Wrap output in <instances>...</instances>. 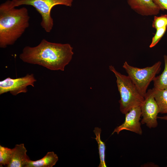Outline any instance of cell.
<instances>
[{
  "instance_id": "cell-1",
  "label": "cell",
  "mask_w": 167,
  "mask_h": 167,
  "mask_svg": "<svg viewBox=\"0 0 167 167\" xmlns=\"http://www.w3.org/2000/svg\"><path fill=\"white\" fill-rule=\"evenodd\" d=\"M73 50L68 43L52 42L43 39L36 46L24 47L19 57L25 62L38 65L52 71H64L72 59Z\"/></svg>"
},
{
  "instance_id": "cell-2",
  "label": "cell",
  "mask_w": 167,
  "mask_h": 167,
  "mask_svg": "<svg viewBox=\"0 0 167 167\" xmlns=\"http://www.w3.org/2000/svg\"><path fill=\"white\" fill-rule=\"evenodd\" d=\"M12 6L10 0L0 5V47L14 44L29 25L27 9Z\"/></svg>"
},
{
  "instance_id": "cell-3",
  "label": "cell",
  "mask_w": 167,
  "mask_h": 167,
  "mask_svg": "<svg viewBox=\"0 0 167 167\" xmlns=\"http://www.w3.org/2000/svg\"><path fill=\"white\" fill-rule=\"evenodd\" d=\"M114 74L120 99L119 101L121 112L125 114L132 108L141 106L144 99L131 79L118 72L114 66H109Z\"/></svg>"
},
{
  "instance_id": "cell-4",
  "label": "cell",
  "mask_w": 167,
  "mask_h": 167,
  "mask_svg": "<svg viewBox=\"0 0 167 167\" xmlns=\"http://www.w3.org/2000/svg\"><path fill=\"white\" fill-rule=\"evenodd\" d=\"M11 5L16 7L22 5H29L34 7L41 17V25L47 32L52 30L54 21L51 15L53 7L57 5L67 6H72L73 0H11Z\"/></svg>"
},
{
  "instance_id": "cell-5",
  "label": "cell",
  "mask_w": 167,
  "mask_h": 167,
  "mask_svg": "<svg viewBox=\"0 0 167 167\" xmlns=\"http://www.w3.org/2000/svg\"><path fill=\"white\" fill-rule=\"evenodd\" d=\"M161 62L158 61L151 66L139 68L131 66L125 61L122 66L128 76L144 97L150 83L161 70Z\"/></svg>"
},
{
  "instance_id": "cell-6",
  "label": "cell",
  "mask_w": 167,
  "mask_h": 167,
  "mask_svg": "<svg viewBox=\"0 0 167 167\" xmlns=\"http://www.w3.org/2000/svg\"><path fill=\"white\" fill-rule=\"evenodd\" d=\"M144 101L141 106V123L145 124L149 128H155L158 125L157 119L159 110L155 100L152 89L147 91L144 96Z\"/></svg>"
},
{
  "instance_id": "cell-7",
  "label": "cell",
  "mask_w": 167,
  "mask_h": 167,
  "mask_svg": "<svg viewBox=\"0 0 167 167\" xmlns=\"http://www.w3.org/2000/svg\"><path fill=\"white\" fill-rule=\"evenodd\" d=\"M36 81L32 74L16 79L7 78L0 81V94L10 92L16 96L20 93H26L28 91L27 87L29 85L34 87Z\"/></svg>"
},
{
  "instance_id": "cell-8",
  "label": "cell",
  "mask_w": 167,
  "mask_h": 167,
  "mask_svg": "<svg viewBox=\"0 0 167 167\" xmlns=\"http://www.w3.org/2000/svg\"><path fill=\"white\" fill-rule=\"evenodd\" d=\"M125 120L123 123L117 126L112 133H116L118 134L123 130L132 131L139 135L142 134L141 123L140 122L141 117V106L134 107L125 114Z\"/></svg>"
},
{
  "instance_id": "cell-9",
  "label": "cell",
  "mask_w": 167,
  "mask_h": 167,
  "mask_svg": "<svg viewBox=\"0 0 167 167\" xmlns=\"http://www.w3.org/2000/svg\"><path fill=\"white\" fill-rule=\"evenodd\" d=\"M127 2L132 9L142 16L156 15L161 10L153 0H127Z\"/></svg>"
},
{
  "instance_id": "cell-10",
  "label": "cell",
  "mask_w": 167,
  "mask_h": 167,
  "mask_svg": "<svg viewBox=\"0 0 167 167\" xmlns=\"http://www.w3.org/2000/svg\"><path fill=\"white\" fill-rule=\"evenodd\" d=\"M27 150L24 143L15 145L13 148L11 161L8 167H26L30 160L27 155Z\"/></svg>"
},
{
  "instance_id": "cell-11",
  "label": "cell",
  "mask_w": 167,
  "mask_h": 167,
  "mask_svg": "<svg viewBox=\"0 0 167 167\" xmlns=\"http://www.w3.org/2000/svg\"><path fill=\"white\" fill-rule=\"evenodd\" d=\"M58 160L56 154L53 152H49L40 159L35 161L30 160L26 167H52Z\"/></svg>"
},
{
  "instance_id": "cell-12",
  "label": "cell",
  "mask_w": 167,
  "mask_h": 167,
  "mask_svg": "<svg viewBox=\"0 0 167 167\" xmlns=\"http://www.w3.org/2000/svg\"><path fill=\"white\" fill-rule=\"evenodd\" d=\"M152 89L159 113L167 114V90L154 87Z\"/></svg>"
},
{
  "instance_id": "cell-13",
  "label": "cell",
  "mask_w": 167,
  "mask_h": 167,
  "mask_svg": "<svg viewBox=\"0 0 167 167\" xmlns=\"http://www.w3.org/2000/svg\"><path fill=\"white\" fill-rule=\"evenodd\" d=\"M93 132L96 137L94 139L96 140L98 144L99 153L100 159V163L98 167H106L105 161V152L106 146L105 142L101 138V130L98 127L95 128Z\"/></svg>"
},
{
  "instance_id": "cell-14",
  "label": "cell",
  "mask_w": 167,
  "mask_h": 167,
  "mask_svg": "<svg viewBox=\"0 0 167 167\" xmlns=\"http://www.w3.org/2000/svg\"><path fill=\"white\" fill-rule=\"evenodd\" d=\"M165 63L164 70L162 73L154 78V87L157 88L167 90V55L164 56Z\"/></svg>"
},
{
  "instance_id": "cell-15",
  "label": "cell",
  "mask_w": 167,
  "mask_h": 167,
  "mask_svg": "<svg viewBox=\"0 0 167 167\" xmlns=\"http://www.w3.org/2000/svg\"><path fill=\"white\" fill-rule=\"evenodd\" d=\"M13 152V148H10L0 145V166H7L10 163Z\"/></svg>"
},
{
  "instance_id": "cell-16",
  "label": "cell",
  "mask_w": 167,
  "mask_h": 167,
  "mask_svg": "<svg viewBox=\"0 0 167 167\" xmlns=\"http://www.w3.org/2000/svg\"><path fill=\"white\" fill-rule=\"evenodd\" d=\"M152 26L156 30L164 27H167V15H161L159 16H155Z\"/></svg>"
},
{
  "instance_id": "cell-17",
  "label": "cell",
  "mask_w": 167,
  "mask_h": 167,
  "mask_svg": "<svg viewBox=\"0 0 167 167\" xmlns=\"http://www.w3.org/2000/svg\"><path fill=\"white\" fill-rule=\"evenodd\" d=\"M167 28V27H164L156 30L149 45L150 48L153 47L159 42L166 32Z\"/></svg>"
},
{
  "instance_id": "cell-18",
  "label": "cell",
  "mask_w": 167,
  "mask_h": 167,
  "mask_svg": "<svg viewBox=\"0 0 167 167\" xmlns=\"http://www.w3.org/2000/svg\"><path fill=\"white\" fill-rule=\"evenodd\" d=\"M153 1L160 10H167V0H153Z\"/></svg>"
},
{
  "instance_id": "cell-19",
  "label": "cell",
  "mask_w": 167,
  "mask_h": 167,
  "mask_svg": "<svg viewBox=\"0 0 167 167\" xmlns=\"http://www.w3.org/2000/svg\"><path fill=\"white\" fill-rule=\"evenodd\" d=\"M158 118L167 121V115H165L162 117H158Z\"/></svg>"
},
{
  "instance_id": "cell-20",
  "label": "cell",
  "mask_w": 167,
  "mask_h": 167,
  "mask_svg": "<svg viewBox=\"0 0 167 167\" xmlns=\"http://www.w3.org/2000/svg\"><path fill=\"white\" fill-rule=\"evenodd\" d=\"M166 167H167V165Z\"/></svg>"
}]
</instances>
